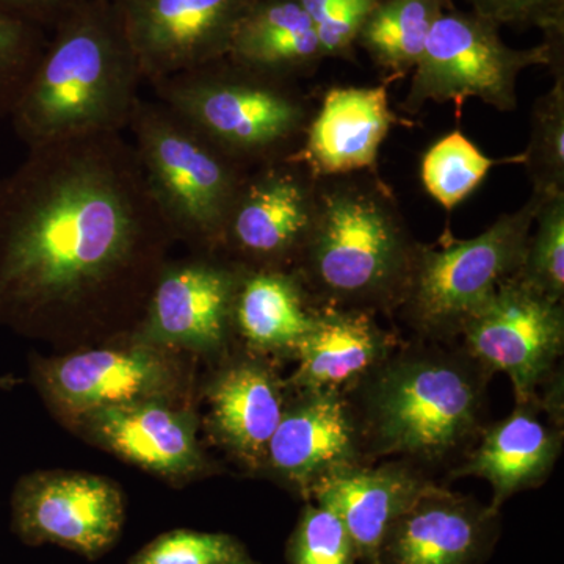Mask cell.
I'll return each instance as SVG.
<instances>
[{
  "mask_svg": "<svg viewBox=\"0 0 564 564\" xmlns=\"http://www.w3.org/2000/svg\"><path fill=\"white\" fill-rule=\"evenodd\" d=\"M174 240L122 133L31 148L0 177V325H137Z\"/></svg>",
  "mask_w": 564,
  "mask_h": 564,
  "instance_id": "obj_1",
  "label": "cell"
},
{
  "mask_svg": "<svg viewBox=\"0 0 564 564\" xmlns=\"http://www.w3.org/2000/svg\"><path fill=\"white\" fill-rule=\"evenodd\" d=\"M492 375L459 347L415 339L399 347L347 393L367 462L456 464L486 423Z\"/></svg>",
  "mask_w": 564,
  "mask_h": 564,
  "instance_id": "obj_2",
  "label": "cell"
},
{
  "mask_svg": "<svg viewBox=\"0 0 564 564\" xmlns=\"http://www.w3.org/2000/svg\"><path fill=\"white\" fill-rule=\"evenodd\" d=\"M417 245L378 172L318 177L313 228L291 270L321 307L393 315Z\"/></svg>",
  "mask_w": 564,
  "mask_h": 564,
  "instance_id": "obj_3",
  "label": "cell"
},
{
  "mask_svg": "<svg viewBox=\"0 0 564 564\" xmlns=\"http://www.w3.org/2000/svg\"><path fill=\"white\" fill-rule=\"evenodd\" d=\"M143 76L113 3L84 0L57 25L11 111L18 139L31 148L128 131Z\"/></svg>",
  "mask_w": 564,
  "mask_h": 564,
  "instance_id": "obj_4",
  "label": "cell"
},
{
  "mask_svg": "<svg viewBox=\"0 0 564 564\" xmlns=\"http://www.w3.org/2000/svg\"><path fill=\"white\" fill-rule=\"evenodd\" d=\"M151 88L155 101L247 170L295 154L315 113L299 80L229 57L165 77Z\"/></svg>",
  "mask_w": 564,
  "mask_h": 564,
  "instance_id": "obj_5",
  "label": "cell"
},
{
  "mask_svg": "<svg viewBox=\"0 0 564 564\" xmlns=\"http://www.w3.org/2000/svg\"><path fill=\"white\" fill-rule=\"evenodd\" d=\"M128 131L174 239L196 252H220L229 212L250 170L155 99L141 98Z\"/></svg>",
  "mask_w": 564,
  "mask_h": 564,
  "instance_id": "obj_6",
  "label": "cell"
},
{
  "mask_svg": "<svg viewBox=\"0 0 564 564\" xmlns=\"http://www.w3.org/2000/svg\"><path fill=\"white\" fill-rule=\"evenodd\" d=\"M540 203L541 195L532 193L521 209L503 214L474 239H454L447 231L437 243L419 242L395 311L417 339L452 343L497 288L519 272Z\"/></svg>",
  "mask_w": 564,
  "mask_h": 564,
  "instance_id": "obj_7",
  "label": "cell"
},
{
  "mask_svg": "<svg viewBox=\"0 0 564 564\" xmlns=\"http://www.w3.org/2000/svg\"><path fill=\"white\" fill-rule=\"evenodd\" d=\"M499 29L478 14L451 9L434 22L421 61L413 70L403 102L408 113H419L426 102H454L462 111L467 99H480L500 111L518 106L519 74L532 66L564 70V47L543 43L514 50L500 39Z\"/></svg>",
  "mask_w": 564,
  "mask_h": 564,
  "instance_id": "obj_8",
  "label": "cell"
},
{
  "mask_svg": "<svg viewBox=\"0 0 564 564\" xmlns=\"http://www.w3.org/2000/svg\"><path fill=\"white\" fill-rule=\"evenodd\" d=\"M459 337L486 372L508 375L516 403L532 402L558 373L564 303L538 292L516 273L497 288Z\"/></svg>",
  "mask_w": 564,
  "mask_h": 564,
  "instance_id": "obj_9",
  "label": "cell"
},
{
  "mask_svg": "<svg viewBox=\"0 0 564 564\" xmlns=\"http://www.w3.org/2000/svg\"><path fill=\"white\" fill-rule=\"evenodd\" d=\"M245 267L221 252L166 262L133 336L165 350L217 355L234 336V306Z\"/></svg>",
  "mask_w": 564,
  "mask_h": 564,
  "instance_id": "obj_10",
  "label": "cell"
},
{
  "mask_svg": "<svg viewBox=\"0 0 564 564\" xmlns=\"http://www.w3.org/2000/svg\"><path fill=\"white\" fill-rule=\"evenodd\" d=\"M33 378L44 399L68 422L101 408L177 400L184 388V373L172 352L135 337L115 347L36 359Z\"/></svg>",
  "mask_w": 564,
  "mask_h": 564,
  "instance_id": "obj_11",
  "label": "cell"
},
{
  "mask_svg": "<svg viewBox=\"0 0 564 564\" xmlns=\"http://www.w3.org/2000/svg\"><path fill=\"white\" fill-rule=\"evenodd\" d=\"M11 513L22 543L61 545L96 560L120 540L126 505L118 485L101 475L40 470L14 486Z\"/></svg>",
  "mask_w": 564,
  "mask_h": 564,
  "instance_id": "obj_12",
  "label": "cell"
},
{
  "mask_svg": "<svg viewBox=\"0 0 564 564\" xmlns=\"http://www.w3.org/2000/svg\"><path fill=\"white\" fill-rule=\"evenodd\" d=\"M317 181L292 158L250 170L229 212L221 254L247 269H292L313 228Z\"/></svg>",
  "mask_w": 564,
  "mask_h": 564,
  "instance_id": "obj_13",
  "label": "cell"
},
{
  "mask_svg": "<svg viewBox=\"0 0 564 564\" xmlns=\"http://www.w3.org/2000/svg\"><path fill=\"white\" fill-rule=\"evenodd\" d=\"M259 0H115L148 84L228 57Z\"/></svg>",
  "mask_w": 564,
  "mask_h": 564,
  "instance_id": "obj_14",
  "label": "cell"
},
{
  "mask_svg": "<svg viewBox=\"0 0 564 564\" xmlns=\"http://www.w3.org/2000/svg\"><path fill=\"white\" fill-rule=\"evenodd\" d=\"M291 389V388H289ZM367 462L348 397L291 389L267 447L263 470L304 500L325 478Z\"/></svg>",
  "mask_w": 564,
  "mask_h": 564,
  "instance_id": "obj_15",
  "label": "cell"
},
{
  "mask_svg": "<svg viewBox=\"0 0 564 564\" xmlns=\"http://www.w3.org/2000/svg\"><path fill=\"white\" fill-rule=\"evenodd\" d=\"M82 436L140 469L174 484L212 470L198 437V419L176 400L154 399L101 408L69 422Z\"/></svg>",
  "mask_w": 564,
  "mask_h": 564,
  "instance_id": "obj_16",
  "label": "cell"
},
{
  "mask_svg": "<svg viewBox=\"0 0 564 564\" xmlns=\"http://www.w3.org/2000/svg\"><path fill=\"white\" fill-rule=\"evenodd\" d=\"M499 532V511L433 481L393 522L377 564H484Z\"/></svg>",
  "mask_w": 564,
  "mask_h": 564,
  "instance_id": "obj_17",
  "label": "cell"
},
{
  "mask_svg": "<svg viewBox=\"0 0 564 564\" xmlns=\"http://www.w3.org/2000/svg\"><path fill=\"white\" fill-rule=\"evenodd\" d=\"M563 423L540 399L516 403L513 413L486 425L451 478H484L492 488L489 507L500 511L514 494L538 488L554 470L563 448Z\"/></svg>",
  "mask_w": 564,
  "mask_h": 564,
  "instance_id": "obj_18",
  "label": "cell"
},
{
  "mask_svg": "<svg viewBox=\"0 0 564 564\" xmlns=\"http://www.w3.org/2000/svg\"><path fill=\"white\" fill-rule=\"evenodd\" d=\"M289 393L270 358L252 351L223 366L207 386L210 433L251 473L263 470Z\"/></svg>",
  "mask_w": 564,
  "mask_h": 564,
  "instance_id": "obj_19",
  "label": "cell"
},
{
  "mask_svg": "<svg viewBox=\"0 0 564 564\" xmlns=\"http://www.w3.org/2000/svg\"><path fill=\"white\" fill-rule=\"evenodd\" d=\"M400 122L404 124L389 107L388 84L332 88L291 158L315 177L378 172L381 144Z\"/></svg>",
  "mask_w": 564,
  "mask_h": 564,
  "instance_id": "obj_20",
  "label": "cell"
},
{
  "mask_svg": "<svg viewBox=\"0 0 564 564\" xmlns=\"http://www.w3.org/2000/svg\"><path fill=\"white\" fill-rule=\"evenodd\" d=\"M433 480L402 459L364 463L325 478L311 499L329 508L347 527L359 562L377 564L386 534Z\"/></svg>",
  "mask_w": 564,
  "mask_h": 564,
  "instance_id": "obj_21",
  "label": "cell"
},
{
  "mask_svg": "<svg viewBox=\"0 0 564 564\" xmlns=\"http://www.w3.org/2000/svg\"><path fill=\"white\" fill-rule=\"evenodd\" d=\"M399 345V337L384 329L375 314L322 307L313 332L296 348V369L285 383L296 391L347 395Z\"/></svg>",
  "mask_w": 564,
  "mask_h": 564,
  "instance_id": "obj_22",
  "label": "cell"
},
{
  "mask_svg": "<svg viewBox=\"0 0 564 564\" xmlns=\"http://www.w3.org/2000/svg\"><path fill=\"white\" fill-rule=\"evenodd\" d=\"M322 307L291 269H247L234 306V334L258 355L291 358Z\"/></svg>",
  "mask_w": 564,
  "mask_h": 564,
  "instance_id": "obj_23",
  "label": "cell"
},
{
  "mask_svg": "<svg viewBox=\"0 0 564 564\" xmlns=\"http://www.w3.org/2000/svg\"><path fill=\"white\" fill-rule=\"evenodd\" d=\"M228 57L292 80L313 76L325 61L313 21L296 0H259L234 36Z\"/></svg>",
  "mask_w": 564,
  "mask_h": 564,
  "instance_id": "obj_24",
  "label": "cell"
},
{
  "mask_svg": "<svg viewBox=\"0 0 564 564\" xmlns=\"http://www.w3.org/2000/svg\"><path fill=\"white\" fill-rule=\"evenodd\" d=\"M451 9L454 0H381L364 22L356 46L389 80L403 79L421 61L434 22Z\"/></svg>",
  "mask_w": 564,
  "mask_h": 564,
  "instance_id": "obj_25",
  "label": "cell"
},
{
  "mask_svg": "<svg viewBox=\"0 0 564 564\" xmlns=\"http://www.w3.org/2000/svg\"><path fill=\"white\" fill-rule=\"evenodd\" d=\"M502 162L521 163L522 154L503 161L488 158L474 141L455 129L423 154L422 184L432 198L451 212L480 187L492 166Z\"/></svg>",
  "mask_w": 564,
  "mask_h": 564,
  "instance_id": "obj_26",
  "label": "cell"
},
{
  "mask_svg": "<svg viewBox=\"0 0 564 564\" xmlns=\"http://www.w3.org/2000/svg\"><path fill=\"white\" fill-rule=\"evenodd\" d=\"M521 163L532 193H564V70L554 73V87L534 102L532 133Z\"/></svg>",
  "mask_w": 564,
  "mask_h": 564,
  "instance_id": "obj_27",
  "label": "cell"
},
{
  "mask_svg": "<svg viewBox=\"0 0 564 564\" xmlns=\"http://www.w3.org/2000/svg\"><path fill=\"white\" fill-rule=\"evenodd\" d=\"M534 231L518 276L555 302H564V193L541 195Z\"/></svg>",
  "mask_w": 564,
  "mask_h": 564,
  "instance_id": "obj_28",
  "label": "cell"
},
{
  "mask_svg": "<svg viewBox=\"0 0 564 564\" xmlns=\"http://www.w3.org/2000/svg\"><path fill=\"white\" fill-rule=\"evenodd\" d=\"M126 564H262L232 534L177 529L144 545Z\"/></svg>",
  "mask_w": 564,
  "mask_h": 564,
  "instance_id": "obj_29",
  "label": "cell"
},
{
  "mask_svg": "<svg viewBox=\"0 0 564 564\" xmlns=\"http://www.w3.org/2000/svg\"><path fill=\"white\" fill-rule=\"evenodd\" d=\"M288 564H355V543L339 516L306 500L285 545Z\"/></svg>",
  "mask_w": 564,
  "mask_h": 564,
  "instance_id": "obj_30",
  "label": "cell"
},
{
  "mask_svg": "<svg viewBox=\"0 0 564 564\" xmlns=\"http://www.w3.org/2000/svg\"><path fill=\"white\" fill-rule=\"evenodd\" d=\"M44 47L40 28L0 10V118H10Z\"/></svg>",
  "mask_w": 564,
  "mask_h": 564,
  "instance_id": "obj_31",
  "label": "cell"
},
{
  "mask_svg": "<svg viewBox=\"0 0 564 564\" xmlns=\"http://www.w3.org/2000/svg\"><path fill=\"white\" fill-rule=\"evenodd\" d=\"M313 21L323 57L355 61L364 22L381 0H296Z\"/></svg>",
  "mask_w": 564,
  "mask_h": 564,
  "instance_id": "obj_32",
  "label": "cell"
},
{
  "mask_svg": "<svg viewBox=\"0 0 564 564\" xmlns=\"http://www.w3.org/2000/svg\"><path fill=\"white\" fill-rule=\"evenodd\" d=\"M473 13L497 28H538L545 43L564 46V0H466Z\"/></svg>",
  "mask_w": 564,
  "mask_h": 564,
  "instance_id": "obj_33",
  "label": "cell"
},
{
  "mask_svg": "<svg viewBox=\"0 0 564 564\" xmlns=\"http://www.w3.org/2000/svg\"><path fill=\"white\" fill-rule=\"evenodd\" d=\"M84 0H0V10L41 29L61 24Z\"/></svg>",
  "mask_w": 564,
  "mask_h": 564,
  "instance_id": "obj_34",
  "label": "cell"
},
{
  "mask_svg": "<svg viewBox=\"0 0 564 564\" xmlns=\"http://www.w3.org/2000/svg\"><path fill=\"white\" fill-rule=\"evenodd\" d=\"M22 380L20 378H14L13 375H6V377H0V391H11V389L20 386Z\"/></svg>",
  "mask_w": 564,
  "mask_h": 564,
  "instance_id": "obj_35",
  "label": "cell"
}]
</instances>
